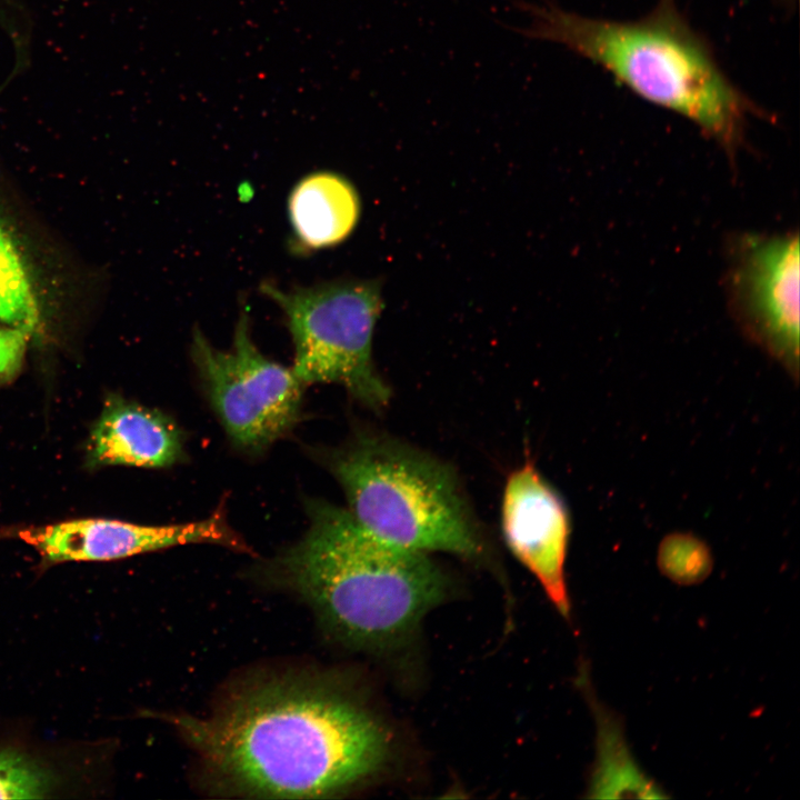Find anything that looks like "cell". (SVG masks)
I'll return each mask as SVG.
<instances>
[{
	"label": "cell",
	"mask_w": 800,
	"mask_h": 800,
	"mask_svg": "<svg viewBox=\"0 0 800 800\" xmlns=\"http://www.w3.org/2000/svg\"><path fill=\"white\" fill-rule=\"evenodd\" d=\"M730 300L747 337L799 378V237L739 239L729 276Z\"/></svg>",
	"instance_id": "cell-7"
},
{
	"label": "cell",
	"mask_w": 800,
	"mask_h": 800,
	"mask_svg": "<svg viewBox=\"0 0 800 800\" xmlns=\"http://www.w3.org/2000/svg\"><path fill=\"white\" fill-rule=\"evenodd\" d=\"M658 563L670 579L680 583H694L710 572L711 554L697 537L676 532L661 541Z\"/></svg>",
	"instance_id": "cell-14"
},
{
	"label": "cell",
	"mask_w": 800,
	"mask_h": 800,
	"mask_svg": "<svg viewBox=\"0 0 800 800\" xmlns=\"http://www.w3.org/2000/svg\"><path fill=\"white\" fill-rule=\"evenodd\" d=\"M39 319V303L27 263L0 222V321L33 330Z\"/></svg>",
	"instance_id": "cell-13"
},
{
	"label": "cell",
	"mask_w": 800,
	"mask_h": 800,
	"mask_svg": "<svg viewBox=\"0 0 800 800\" xmlns=\"http://www.w3.org/2000/svg\"><path fill=\"white\" fill-rule=\"evenodd\" d=\"M309 527L271 571L303 597L322 622L354 648L401 646L448 596L449 581L426 553L389 544L348 510L308 499Z\"/></svg>",
	"instance_id": "cell-2"
},
{
	"label": "cell",
	"mask_w": 800,
	"mask_h": 800,
	"mask_svg": "<svg viewBox=\"0 0 800 800\" xmlns=\"http://www.w3.org/2000/svg\"><path fill=\"white\" fill-rule=\"evenodd\" d=\"M52 784V774L34 760L0 750V799H42Z\"/></svg>",
	"instance_id": "cell-15"
},
{
	"label": "cell",
	"mask_w": 800,
	"mask_h": 800,
	"mask_svg": "<svg viewBox=\"0 0 800 800\" xmlns=\"http://www.w3.org/2000/svg\"><path fill=\"white\" fill-rule=\"evenodd\" d=\"M513 7L528 17L514 32L584 57L639 97L691 120L730 152L741 143L749 117L759 113L676 0H658L631 21L581 16L551 0H513Z\"/></svg>",
	"instance_id": "cell-3"
},
{
	"label": "cell",
	"mask_w": 800,
	"mask_h": 800,
	"mask_svg": "<svg viewBox=\"0 0 800 800\" xmlns=\"http://www.w3.org/2000/svg\"><path fill=\"white\" fill-rule=\"evenodd\" d=\"M360 209L353 184L331 171L302 178L288 201L294 237L306 249H323L342 242L356 228Z\"/></svg>",
	"instance_id": "cell-11"
},
{
	"label": "cell",
	"mask_w": 800,
	"mask_h": 800,
	"mask_svg": "<svg viewBox=\"0 0 800 800\" xmlns=\"http://www.w3.org/2000/svg\"><path fill=\"white\" fill-rule=\"evenodd\" d=\"M500 520L511 553L534 576L560 614L569 618L564 563L570 516L563 499L532 461L527 460L508 476Z\"/></svg>",
	"instance_id": "cell-9"
},
{
	"label": "cell",
	"mask_w": 800,
	"mask_h": 800,
	"mask_svg": "<svg viewBox=\"0 0 800 800\" xmlns=\"http://www.w3.org/2000/svg\"><path fill=\"white\" fill-rule=\"evenodd\" d=\"M14 536L38 551L46 563L110 561L188 543H217L250 552L234 531L223 506L202 520L144 526L111 519H74L17 529Z\"/></svg>",
	"instance_id": "cell-8"
},
{
	"label": "cell",
	"mask_w": 800,
	"mask_h": 800,
	"mask_svg": "<svg viewBox=\"0 0 800 800\" xmlns=\"http://www.w3.org/2000/svg\"><path fill=\"white\" fill-rule=\"evenodd\" d=\"M222 790L253 798L338 794L391 756L383 723L329 681L277 677L248 684L206 717L169 716Z\"/></svg>",
	"instance_id": "cell-1"
},
{
	"label": "cell",
	"mask_w": 800,
	"mask_h": 800,
	"mask_svg": "<svg viewBox=\"0 0 800 800\" xmlns=\"http://www.w3.org/2000/svg\"><path fill=\"white\" fill-rule=\"evenodd\" d=\"M260 289L284 313L294 346L292 371L303 386L341 384L373 410L388 403L390 389L371 357L383 304L378 282L337 280L289 290L264 282Z\"/></svg>",
	"instance_id": "cell-5"
},
{
	"label": "cell",
	"mask_w": 800,
	"mask_h": 800,
	"mask_svg": "<svg viewBox=\"0 0 800 800\" xmlns=\"http://www.w3.org/2000/svg\"><path fill=\"white\" fill-rule=\"evenodd\" d=\"M191 358L214 412L239 448L264 450L299 420L304 386L292 369L260 352L247 309L240 312L229 350L214 348L197 329Z\"/></svg>",
	"instance_id": "cell-6"
},
{
	"label": "cell",
	"mask_w": 800,
	"mask_h": 800,
	"mask_svg": "<svg viewBox=\"0 0 800 800\" xmlns=\"http://www.w3.org/2000/svg\"><path fill=\"white\" fill-rule=\"evenodd\" d=\"M184 456L183 433L170 417L111 394L91 429L86 464L166 468Z\"/></svg>",
	"instance_id": "cell-10"
},
{
	"label": "cell",
	"mask_w": 800,
	"mask_h": 800,
	"mask_svg": "<svg viewBox=\"0 0 800 800\" xmlns=\"http://www.w3.org/2000/svg\"><path fill=\"white\" fill-rule=\"evenodd\" d=\"M354 521L373 537L417 552L486 556L483 536L454 472L389 437L360 433L327 454Z\"/></svg>",
	"instance_id": "cell-4"
},
{
	"label": "cell",
	"mask_w": 800,
	"mask_h": 800,
	"mask_svg": "<svg viewBox=\"0 0 800 800\" xmlns=\"http://www.w3.org/2000/svg\"><path fill=\"white\" fill-rule=\"evenodd\" d=\"M597 726V757L589 783L590 798H666L663 790L636 762L621 721L592 700Z\"/></svg>",
	"instance_id": "cell-12"
},
{
	"label": "cell",
	"mask_w": 800,
	"mask_h": 800,
	"mask_svg": "<svg viewBox=\"0 0 800 800\" xmlns=\"http://www.w3.org/2000/svg\"><path fill=\"white\" fill-rule=\"evenodd\" d=\"M14 10L16 9L11 7V0H0V22L8 28L9 32H13L11 16Z\"/></svg>",
	"instance_id": "cell-16"
}]
</instances>
